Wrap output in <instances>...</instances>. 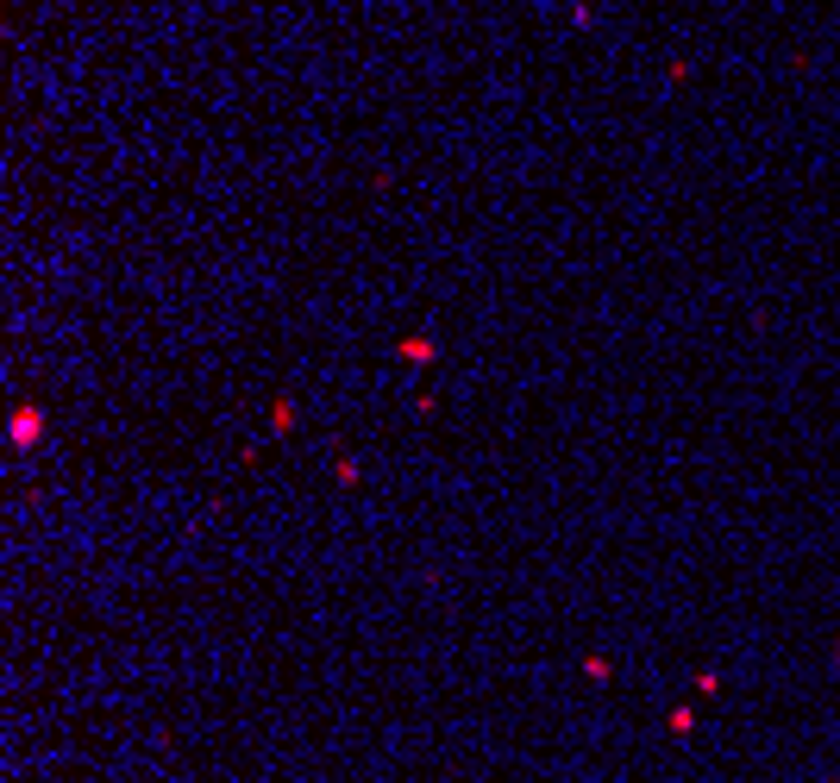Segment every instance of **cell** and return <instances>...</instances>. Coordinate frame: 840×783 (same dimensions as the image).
<instances>
[{"mask_svg": "<svg viewBox=\"0 0 840 783\" xmlns=\"http://www.w3.org/2000/svg\"><path fill=\"white\" fill-rule=\"evenodd\" d=\"M333 477H339V489H358V483H364V464H358L352 452H339V458H333Z\"/></svg>", "mask_w": 840, "mask_h": 783, "instance_id": "cell-5", "label": "cell"}, {"mask_svg": "<svg viewBox=\"0 0 840 783\" xmlns=\"http://www.w3.org/2000/svg\"><path fill=\"white\" fill-rule=\"evenodd\" d=\"M665 733H671V740H690V733H696V708H690V702H678V708L665 715Z\"/></svg>", "mask_w": 840, "mask_h": 783, "instance_id": "cell-4", "label": "cell"}, {"mask_svg": "<svg viewBox=\"0 0 840 783\" xmlns=\"http://www.w3.org/2000/svg\"><path fill=\"white\" fill-rule=\"evenodd\" d=\"M690 76H696V63H690V57H671V63H665V88H684Z\"/></svg>", "mask_w": 840, "mask_h": 783, "instance_id": "cell-7", "label": "cell"}, {"mask_svg": "<svg viewBox=\"0 0 840 783\" xmlns=\"http://www.w3.org/2000/svg\"><path fill=\"white\" fill-rule=\"evenodd\" d=\"M571 26H577V32L596 26V7H590V0H571Z\"/></svg>", "mask_w": 840, "mask_h": 783, "instance_id": "cell-9", "label": "cell"}, {"mask_svg": "<svg viewBox=\"0 0 840 783\" xmlns=\"http://www.w3.org/2000/svg\"><path fill=\"white\" fill-rule=\"evenodd\" d=\"M690 690H696V696H721V671H696Z\"/></svg>", "mask_w": 840, "mask_h": 783, "instance_id": "cell-8", "label": "cell"}, {"mask_svg": "<svg viewBox=\"0 0 840 783\" xmlns=\"http://www.w3.org/2000/svg\"><path fill=\"white\" fill-rule=\"evenodd\" d=\"M44 433H51L44 401H13V414H7V445H13V452H38Z\"/></svg>", "mask_w": 840, "mask_h": 783, "instance_id": "cell-1", "label": "cell"}, {"mask_svg": "<svg viewBox=\"0 0 840 783\" xmlns=\"http://www.w3.org/2000/svg\"><path fill=\"white\" fill-rule=\"evenodd\" d=\"M834 671H840V633H834Z\"/></svg>", "mask_w": 840, "mask_h": 783, "instance_id": "cell-11", "label": "cell"}, {"mask_svg": "<svg viewBox=\"0 0 840 783\" xmlns=\"http://www.w3.org/2000/svg\"><path fill=\"white\" fill-rule=\"evenodd\" d=\"M583 677H590V683H615V658H602V652H583Z\"/></svg>", "mask_w": 840, "mask_h": 783, "instance_id": "cell-6", "label": "cell"}, {"mask_svg": "<svg viewBox=\"0 0 840 783\" xmlns=\"http://www.w3.org/2000/svg\"><path fill=\"white\" fill-rule=\"evenodd\" d=\"M414 414H420V420L439 414V389H420V395H414Z\"/></svg>", "mask_w": 840, "mask_h": 783, "instance_id": "cell-10", "label": "cell"}, {"mask_svg": "<svg viewBox=\"0 0 840 783\" xmlns=\"http://www.w3.org/2000/svg\"><path fill=\"white\" fill-rule=\"evenodd\" d=\"M301 426V408H295V395H276L270 401V439H289Z\"/></svg>", "mask_w": 840, "mask_h": 783, "instance_id": "cell-3", "label": "cell"}, {"mask_svg": "<svg viewBox=\"0 0 840 783\" xmlns=\"http://www.w3.org/2000/svg\"><path fill=\"white\" fill-rule=\"evenodd\" d=\"M395 364H439V339L433 332H408V339H395Z\"/></svg>", "mask_w": 840, "mask_h": 783, "instance_id": "cell-2", "label": "cell"}]
</instances>
